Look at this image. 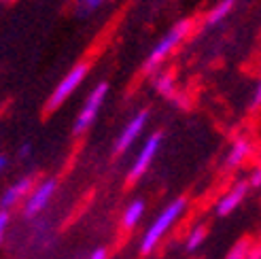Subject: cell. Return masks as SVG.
<instances>
[{"label": "cell", "instance_id": "3957f363", "mask_svg": "<svg viewBox=\"0 0 261 259\" xmlns=\"http://www.w3.org/2000/svg\"><path fill=\"white\" fill-rule=\"evenodd\" d=\"M107 96H109V83L100 81L89 92L87 100L83 102V107H81L79 115H76V119L72 123V134L74 136H83L87 130L94 125V121H96V117H98V113H100V109L104 105V100H107Z\"/></svg>", "mask_w": 261, "mask_h": 259}, {"label": "cell", "instance_id": "7a4b0ae2", "mask_svg": "<svg viewBox=\"0 0 261 259\" xmlns=\"http://www.w3.org/2000/svg\"><path fill=\"white\" fill-rule=\"evenodd\" d=\"M189 32H191V19H182V21L174 23L172 28L168 30L158 43H155V47L151 49V54L147 56L145 64H142V72L145 74L160 72V66L166 62V58L170 56L182 41H185Z\"/></svg>", "mask_w": 261, "mask_h": 259}, {"label": "cell", "instance_id": "4fadbf2b", "mask_svg": "<svg viewBox=\"0 0 261 259\" xmlns=\"http://www.w3.org/2000/svg\"><path fill=\"white\" fill-rule=\"evenodd\" d=\"M155 89L158 94L164 98H176V83H174V76L170 72H155Z\"/></svg>", "mask_w": 261, "mask_h": 259}, {"label": "cell", "instance_id": "603a6c76", "mask_svg": "<svg viewBox=\"0 0 261 259\" xmlns=\"http://www.w3.org/2000/svg\"><path fill=\"white\" fill-rule=\"evenodd\" d=\"M259 247H261V244H259Z\"/></svg>", "mask_w": 261, "mask_h": 259}, {"label": "cell", "instance_id": "8fae6325", "mask_svg": "<svg viewBox=\"0 0 261 259\" xmlns=\"http://www.w3.org/2000/svg\"><path fill=\"white\" fill-rule=\"evenodd\" d=\"M145 213H147V202L142 200V198L132 200V202L125 206V211L121 213V227L123 229H134L142 221Z\"/></svg>", "mask_w": 261, "mask_h": 259}, {"label": "cell", "instance_id": "5b68a950", "mask_svg": "<svg viewBox=\"0 0 261 259\" xmlns=\"http://www.w3.org/2000/svg\"><path fill=\"white\" fill-rule=\"evenodd\" d=\"M56 191H58V178H54V176L41 178V180H38V183L34 185V189L30 191V196L25 198L23 206H21L23 217H25V219L38 217V215H41V213L47 209V206H49V202L54 200Z\"/></svg>", "mask_w": 261, "mask_h": 259}, {"label": "cell", "instance_id": "44dd1931", "mask_svg": "<svg viewBox=\"0 0 261 259\" xmlns=\"http://www.w3.org/2000/svg\"><path fill=\"white\" fill-rule=\"evenodd\" d=\"M89 259H109V251L104 249V247H98V249H94V251H91Z\"/></svg>", "mask_w": 261, "mask_h": 259}, {"label": "cell", "instance_id": "8992f818", "mask_svg": "<svg viewBox=\"0 0 261 259\" xmlns=\"http://www.w3.org/2000/svg\"><path fill=\"white\" fill-rule=\"evenodd\" d=\"M162 140H164V132H153L145 142H142V147L138 149L132 166H129V172H127L129 183H134V180H138L140 176H145V172L149 170L153 160H155V155H158V151L162 149Z\"/></svg>", "mask_w": 261, "mask_h": 259}, {"label": "cell", "instance_id": "52a82bcc", "mask_svg": "<svg viewBox=\"0 0 261 259\" xmlns=\"http://www.w3.org/2000/svg\"><path fill=\"white\" fill-rule=\"evenodd\" d=\"M147 123H149V111L142 109L123 125V130H121L119 136H117V140H115L113 153L115 155H123L127 149H132V145L142 136V132H145Z\"/></svg>", "mask_w": 261, "mask_h": 259}, {"label": "cell", "instance_id": "ac0fdd59", "mask_svg": "<svg viewBox=\"0 0 261 259\" xmlns=\"http://www.w3.org/2000/svg\"><path fill=\"white\" fill-rule=\"evenodd\" d=\"M9 221H11V213L9 211H0V238H5Z\"/></svg>", "mask_w": 261, "mask_h": 259}, {"label": "cell", "instance_id": "9a60e30c", "mask_svg": "<svg viewBox=\"0 0 261 259\" xmlns=\"http://www.w3.org/2000/svg\"><path fill=\"white\" fill-rule=\"evenodd\" d=\"M251 251H253L251 240H249V238H240V240L227 251V255H225L223 259H249Z\"/></svg>", "mask_w": 261, "mask_h": 259}, {"label": "cell", "instance_id": "ba28073f", "mask_svg": "<svg viewBox=\"0 0 261 259\" xmlns=\"http://www.w3.org/2000/svg\"><path fill=\"white\" fill-rule=\"evenodd\" d=\"M38 183L34 174H25V176H19L17 180H13V183L3 191V196H0V211H13L17 209L21 202H25V198L30 196V191L34 189V185Z\"/></svg>", "mask_w": 261, "mask_h": 259}, {"label": "cell", "instance_id": "7c38bea8", "mask_svg": "<svg viewBox=\"0 0 261 259\" xmlns=\"http://www.w3.org/2000/svg\"><path fill=\"white\" fill-rule=\"evenodd\" d=\"M236 7V0H219V3L208 11L206 15V25H219L223 19H227V15Z\"/></svg>", "mask_w": 261, "mask_h": 259}, {"label": "cell", "instance_id": "e0dca14e", "mask_svg": "<svg viewBox=\"0 0 261 259\" xmlns=\"http://www.w3.org/2000/svg\"><path fill=\"white\" fill-rule=\"evenodd\" d=\"M32 151H34V147H32V142H23V145L19 147V151H17V158L19 160H30L32 158Z\"/></svg>", "mask_w": 261, "mask_h": 259}, {"label": "cell", "instance_id": "7402d4cb", "mask_svg": "<svg viewBox=\"0 0 261 259\" xmlns=\"http://www.w3.org/2000/svg\"><path fill=\"white\" fill-rule=\"evenodd\" d=\"M7 168H9V158H7V153H3V155H0V170H7Z\"/></svg>", "mask_w": 261, "mask_h": 259}, {"label": "cell", "instance_id": "6da1fadb", "mask_svg": "<svg viewBox=\"0 0 261 259\" xmlns=\"http://www.w3.org/2000/svg\"><path fill=\"white\" fill-rule=\"evenodd\" d=\"M185 211H187V198L185 196H180V198L172 200L170 204H166L160 211V215L149 223V227L142 231L140 244H138L140 255H149L158 249L160 242L168 236V231H170L178 223V219L185 215Z\"/></svg>", "mask_w": 261, "mask_h": 259}, {"label": "cell", "instance_id": "9c48e42d", "mask_svg": "<svg viewBox=\"0 0 261 259\" xmlns=\"http://www.w3.org/2000/svg\"><path fill=\"white\" fill-rule=\"evenodd\" d=\"M251 180L249 178H240L236 180L223 196H221L215 204V215L217 217H227L231 215L233 211H238L240 209V204L246 200V196H249V191H251Z\"/></svg>", "mask_w": 261, "mask_h": 259}, {"label": "cell", "instance_id": "277c9868", "mask_svg": "<svg viewBox=\"0 0 261 259\" xmlns=\"http://www.w3.org/2000/svg\"><path fill=\"white\" fill-rule=\"evenodd\" d=\"M89 72V64L87 62H79L74 64V66L62 76V81L56 85V89L51 92L49 100H47V113L56 111L58 107H62L64 102H66L76 89H79V85L85 81V76Z\"/></svg>", "mask_w": 261, "mask_h": 259}, {"label": "cell", "instance_id": "ffe728a7", "mask_svg": "<svg viewBox=\"0 0 261 259\" xmlns=\"http://www.w3.org/2000/svg\"><path fill=\"white\" fill-rule=\"evenodd\" d=\"M257 109H261V81L257 83L255 94H253V100H251V111H257Z\"/></svg>", "mask_w": 261, "mask_h": 259}, {"label": "cell", "instance_id": "2e32d148", "mask_svg": "<svg viewBox=\"0 0 261 259\" xmlns=\"http://www.w3.org/2000/svg\"><path fill=\"white\" fill-rule=\"evenodd\" d=\"M104 5H107V0H76L74 3V11L79 17H87L91 13L100 11Z\"/></svg>", "mask_w": 261, "mask_h": 259}, {"label": "cell", "instance_id": "d6986e66", "mask_svg": "<svg viewBox=\"0 0 261 259\" xmlns=\"http://www.w3.org/2000/svg\"><path fill=\"white\" fill-rule=\"evenodd\" d=\"M249 180H251V187H253V189H261V164L251 172Z\"/></svg>", "mask_w": 261, "mask_h": 259}, {"label": "cell", "instance_id": "30bf717a", "mask_svg": "<svg viewBox=\"0 0 261 259\" xmlns=\"http://www.w3.org/2000/svg\"><path fill=\"white\" fill-rule=\"evenodd\" d=\"M251 140L246 138V136H238V138H233V142L229 145L227 153H225V160H223V168L227 172L231 170H236V168H240L244 164V160L251 155Z\"/></svg>", "mask_w": 261, "mask_h": 259}, {"label": "cell", "instance_id": "5bb4252c", "mask_svg": "<svg viewBox=\"0 0 261 259\" xmlns=\"http://www.w3.org/2000/svg\"><path fill=\"white\" fill-rule=\"evenodd\" d=\"M206 238H208V227H206L204 223L193 225L191 231L187 234V238H185V251H187V253H195V251H198L202 244H204Z\"/></svg>", "mask_w": 261, "mask_h": 259}]
</instances>
